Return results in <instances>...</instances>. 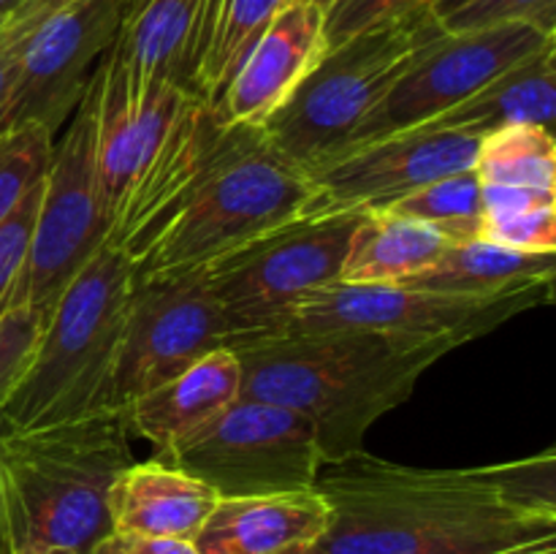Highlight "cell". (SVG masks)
Returning a JSON list of instances; mask_svg holds the SVG:
<instances>
[{
  "mask_svg": "<svg viewBox=\"0 0 556 554\" xmlns=\"http://www.w3.org/2000/svg\"><path fill=\"white\" fill-rule=\"evenodd\" d=\"M38 199H41V182L33 185L30 193L20 201L14 212L0 223V318L11 310L16 282H20L22 266L27 259L33 223H36Z\"/></svg>",
  "mask_w": 556,
  "mask_h": 554,
  "instance_id": "33",
  "label": "cell"
},
{
  "mask_svg": "<svg viewBox=\"0 0 556 554\" xmlns=\"http://www.w3.org/2000/svg\"><path fill=\"white\" fill-rule=\"evenodd\" d=\"M481 185L556 190V144L552 128L510 125L481 139L476 158Z\"/></svg>",
  "mask_w": 556,
  "mask_h": 554,
  "instance_id": "26",
  "label": "cell"
},
{
  "mask_svg": "<svg viewBox=\"0 0 556 554\" xmlns=\"http://www.w3.org/2000/svg\"><path fill=\"white\" fill-rule=\"evenodd\" d=\"M188 96L193 92L177 85H128L123 76L109 71L101 58L96 161L109 226Z\"/></svg>",
  "mask_w": 556,
  "mask_h": 554,
  "instance_id": "16",
  "label": "cell"
},
{
  "mask_svg": "<svg viewBox=\"0 0 556 554\" xmlns=\"http://www.w3.org/2000/svg\"><path fill=\"white\" fill-rule=\"evenodd\" d=\"M130 0H74L49 11L22 49L0 103V134L38 125L58 136L112 47Z\"/></svg>",
  "mask_w": 556,
  "mask_h": 554,
  "instance_id": "12",
  "label": "cell"
},
{
  "mask_svg": "<svg viewBox=\"0 0 556 554\" xmlns=\"http://www.w3.org/2000/svg\"><path fill=\"white\" fill-rule=\"evenodd\" d=\"M204 0H130L103 65L128 85H177L190 92Z\"/></svg>",
  "mask_w": 556,
  "mask_h": 554,
  "instance_id": "19",
  "label": "cell"
},
{
  "mask_svg": "<svg viewBox=\"0 0 556 554\" xmlns=\"http://www.w3.org/2000/svg\"><path fill=\"white\" fill-rule=\"evenodd\" d=\"M161 459L210 483L217 498L315 489L326 467L302 413L250 396H237Z\"/></svg>",
  "mask_w": 556,
  "mask_h": 554,
  "instance_id": "10",
  "label": "cell"
},
{
  "mask_svg": "<svg viewBox=\"0 0 556 554\" xmlns=\"http://www.w3.org/2000/svg\"><path fill=\"white\" fill-rule=\"evenodd\" d=\"M58 5H65V3H74V0H54Z\"/></svg>",
  "mask_w": 556,
  "mask_h": 554,
  "instance_id": "42",
  "label": "cell"
},
{
  "mask_svg": "<svg viewBox=\"0 0 556 554\" xmlns=\"http://www.w3.org/2000/svg\"><path fill=\"white\" fill-rule=\"evenodd\" d=\"M364 212H304L201 269L237 331V342L271 337L313 293L340 282Z\"/></svg>",
  "mask_w": 556,
  "mask_h": 554,
  "instance_id": "7",
  "label": "cell"
},
{
  "mask_svg": "<svg viewBox=\"0 0 556 554\" xmlns=\"http://www.w3.org/2000/svg\"><path fill=\"white\" fill-rule=\"evenodd\" d=\"M481 139L432 123L342 147L302 168L313 188L309 212L383 210L391 201L476 166Z\"/></svg>",
  "mask_w": 556,
  "mask_h": 554,
  "instance_id": "14",
  "label": "cell"
},
{
  "mask_svg": "<svg viewBox=\"0 0 556 554\" xmlns=\"http://www.w3.org/2000/svg\"><path fill=\"white\" fill-rule=\"evenodd\" d=\"M440 33L434 11H421L324 49L286 103L261 125V134L299 168L324 161L351 141L413 58Z\"/></svg>",
  "mask_w": 556,
  "mask_h": 554,
  "instance_id": "6",
  "label": "cell"
},
{
  "mask_svg": "<svg viewBox=\"0 0 556 554\" xmlns=\"http://www.w3.org/2000/svg\"><path fill=\"white\" fill-rule=\"evenodd\" d=\"M440 0H329L324 9V49L340 47L364 30L434 11Z\"/></svg>",
  "mask_w": 556,
  "mask_h": 554,
  "instance_id": "30",
  "label": "cell"
},
{
  "mask_svg": "<svg viewBox=\"0 0 556 554\" xmlns=\"http://www.w3.org/2000/svg\"><path fill=\"white\" fill-rule=\"evenodd\" d=\"M242 369L239 396L275 402L307 418L326 465L364 451L369 427L416 389L448 342H396L367 331L271 335L231 348Z\"/></svg>",
  "mask_w": 556,
  "mask_h": 554,
  "instance_id": "2",
  "label": "cell"
},
{
  "mask_svg": "<svg viewBox=\"0 0 556 554\" xmlns=\"http://www.w3.org/2000/svg\"><path fill=\"white\" fill-rule=\"evenodd\" d=\"M448 248V239L418 221L386 210H367L348 244L340 282L402 286L421 275Z\"/></svg>",
  "mask_w": 556,
  "mask_h": 554,
  "instance_id": "24",
  "label": "cell"
},
{
  "mask_svg": "<svg viewBox=\"0 0 556 554\" xmlns=\"http://www.w3.org/2000/svg\"><path fill=\"white\" fill-rule=\"evenodd\" d=\"M291 554H320V552L315 546H309V549H302V552H291Z\"/></svg>",
  "mask_w": 556,
  "mask_h": 554,
  "instance_id": "41",
  "label": "cell"
},
{
  "mask_svg": "<svg viewBox=\"0 0 556 554\" xmlns=\"http://www.w3.org/2000/svg\"><path fill=\"white\" fill-rule=\"evenodd\" d=\"M320 473V554H556L554 451L427 470L358 451Z\"/></svg>",
  "mask_w": 556,
  "mask_h": 554,
  "instance_id": "1",
  "label": "cell"
},
{
  "mask_svg": "<svg viewBox=\"0 0 556 554\" xmlns=\"http://www.w3.org/2000/svg\"><path fill=\"white\" fill-rule=\"evenodd\" d=\"M5 16H9V14H0V27H3V22H5Z\"/></svg>",
  "mask_w": 556,
  "mask_h": 554,
  "instance_id": "43",
  "label": "cell"
},
{
  "mask_svg": "<svg viewBox=\"0 0 556 554\" xmlns=\"http://www.w3.org/2000/svg\"><path fill=\"white\" fill-rule=\"evenodd\" d=\"M383 210L434 228L448 239V244L472 242V239H481L483 226L481 179L476 168L448 174L391 201Z\"/></svg>",
  "mask_w": 556,
  "mask_h": 554,
  "instance_id": "27",
  "label": "cell"
},
{
  "mask_svg": "<svg viewBox=\"0 0 556 554\" xmlns=\"http://www.w3.org/2000/svg\"><path fill=\"white\" fill-rule=\"evenodd\" d=\"M324 54V9L315 0H286L233 74L217 117L261 128Z\"/></svg>",
  "mask_w": 556,
  "mask_h": 554,
  "instance_id": "17",
  "label": "cell"
},
{
  "mask_svg": "<svg viewBox=\"0 0 556 554\" xmlns=\"http://www.w3.org/2000/svg\"><path fill=\"white\" fill-rule=\"evenodd\" d=\"M54 9H58L54 0H27V3H22L20 9L5 16L3 27H0V103L9 96L27 36Z\"/></svg>",
  "mask_w": 556,
  "mask_h": 554,
  "instance_id": "34",
  "label": "cell"
},
{
  "mask_svg": "<svg viewBox=\"0 0 556 554\" xmlns=\"http://www.w3.org/2000/svg\"><path fill=\"white\" fill-rule=\"evenodd\" d=\"M481 239L521 253H556V204L483 215Z\"/></svg>",
  "mask_w": 556,
  "mask_h": 554,
  "instance_id": "32",
  "label": "cell"
},
{
  "mask_svg": "<svg viewBox=\"0 0 556 554\" xmlns=\"http://www.w3.org/2000/svg\"><path fill=\"white\" fill-rule=\"evenodd\" d=\"M134 264L103 244L63 288L43 320L30 364L0 411L3 429H30L109 411Z\"/></svg>",
  "mask_w": 556,
  "mask_h": 554,
  "instance_id": "5",
  "label": "cell"
},
{
  "mask_svg": "<svg viewBox=\"0 0 556 554\" xmlns=\"http://www.w3.org/2000/svg\"><path fill=\"white\" fill-rule=\"evenodd\" d=\"M556 112V41L494 76L492 81L432 119V125L486 139L510 125L552 128Z\"/></svg>",
  "mask_w": 556,
  "mask_h": 554,
  "instance_id": "22",
  "label": "cell"
},
{
  "mask_svg": "<svg viewBox=\"0 0 556 554\" xmlns=\"http://www.w3.org/2000/svg\"><path fill=\"white\" fill-rule=\"evenodd\" d=\"M309 204L307 174L282 158L261 128L231 125L215 161L134 261V275L206 269L250 239L309 212Z\"/></svg>",
  "mask_w": 556,
  "mask_h": 554,
  "instance_id": "4",
  "label": "cell"
},
{
  "mask_svg": "<svg viewBox=\"0 0 556 554\" xmlns=\"http://www.w3.org/2000/svg\"><path fill=\"white\" fill-rule=\"evenodd\" d=\"M217 500L210 483L157 456L119 473L109 494V516L114 532L193 543Z\"/></svg>",
  "mask_w": 556,
  "mask_h": 554,
  "instance_id": "21",
  "label": "cell"
},
{
  "mask_svg": "<svg viewBox=\"0 0 556 554\" xmlns=\"http://www.w3.org/2000/svg\"><path fill=\"white\" fill-rule=\"evenodd\" d=\"M54 134L38 125L0 134V223L47 174Z\"/></svg>",
  "mask_w": 556,
  "mask_h": 554,
  "instance_id": "28",
  "label": "cell"
},
{
  "mask_svg": "<svg viewBox=\"0 0 556 554\" xmlns=\"http://www.w3.org/2000/svg\"><path fill=\"white\" fill-rule=\"evenodd\" d=\"M438 22L445 33L532 25L548 36H556V0H467L459 9L438 16Z\"/></svg>",
  "mask_w": 556,
  "mask_h": 554,
  "instance_id": "29",
  "label": "cell"
},
{
  "mask_svg": "<svg viewBox=\"0 0 556 554\" xmlns=\"http://www.w3.org/2000/svg\"><path fill=\"white\" fill-rule=\"evenodd\" d=\"M237 331L201 272L134 275L109 380L106 407L123 411L136 396L185 373L210 353L231 351Z\"/></svg>",
  "mask_w": 556,
  "mask_h": 554,
  "instance_id": "11",
  "label": "cell"
},
{
  "mask_svg": "<svg viewBox=\"0 0 556 554\" xmlns=\"http://www.w3.org/2000/svg\"><path fill=\"white\" fill-rule=\"evenodd\" d=\"M90 554H199L190 541H172V538H141L128 532H109L106 538L92 546Z\"/></svg>",
  "mask_w": 556,
  "mask_h": 554,
  "instance_id": "36",
  "label": "cell"
},
{
  "mask_svg": "<svg viewBox=\"0 0 556 554\" xmlns=\"http://www.w3.org/2000/svg\"><path fill=\"white\" fill-rule=\"evenodd\" d=\"M0 554H14L9 530V514H5V492H3V470H0Z\"/></svg>",
  "mask_w": 556,
  "mask_h": 554,
  "instance_id": "37",
  "label": "cell"
},
{
  "mask_svg": "<svg viewBox=\"0 0 556 554\" xmlns=\"http://www.w3.org/2000/svg\"><path fill=\"white\" fill-rule=\"evenodd\" d=\"M43 320L47 315L33 307H11L0 318V411L30 364Z\"/></svg>",
  "mask_w": 556,
  "mask_h": 554,
  "instance_id": "31",
  "label": "cell"
},
{
  "mask_svg": "<svg viewBox=\"0 0 556 554\" xmlns=\"http://www.w3.org/2000/svg\"><path fill=\"white\" fill-rule=\"evenodd\" d=\"M481 193L483 215H508V212L556 204V190L514 188V185H481Z\"/></svg>",
  "mask_w": 556,
  "mask_h": 554,
  "instance_id": "35",
  "label": "cell"
},
{
  "mask_svg": "<svg viewBox=\"0 0 556 554\" xmlns=\"http://www.w3.org/2000/svg\"><path fill=\"white\" fill-rule=\"evenodd\" d=\"M239 386L242 369L237 353L223 348L190 364L185 373L174 375L166 383L136 396L119 411V416L130 438H144L157 456H163L179 440L212 421L223 407L231 405L239 396Z\"/></svg>",
  "mask_w": 556,
  "mask_h": 554,
  "instance_id": "20",
  "label": "cell"
},
{
  "mask_svg": "<svg viewBox=\"0 0 556 554\" xmlns=\"http://www.w3.org/2000/svg\"><path fill=\"white\" fill-rule=\"evenodd\" d=\"M134 462L119 411L30 429L0 427V470L14 549L54 546L90 554L112 532L109 494Z\"/></svg>",
  "mask_w": 556,
  "mask_h": 554,
  "instance_id": "3",
  "label": "cell"
},
{
  "mask_svg": "<svg viewBox=\"0 0 556 554\" xmlns=\"http://www.w3.org/2000/svg\"><path fill=\"white\" fill-rule=\"evenodd\" d=\"M96 117L98 68L76 112L63 125V134L54 136L11 307H33L49 315L76 272L106 244L109 215L98 182Z\"/></svg>",
  "mask_w": 556,
  "mask_h": 554,
  "instance_id": "8",
  "label": "cell"
},
{
  "mask_svg": "<svg viewBox=\"0 0 556 554\" xmlns=\"http://www.w3.org/2000/svg\"><path fill=\"white\" fill-rule=\"evenodd\" d=\"M22 3H27V0H0V14H11V11L20 9Z\"/></svg>",
  "mask_w": 556,
  "mask_h": 554,
  "instance_id": "40",
  "label": "cell"
},
{
  "mask_svg": "<svg viewBox=\"0 0 556 554\" xmlns=\"http://www.w3.org/2000/svg\"><path fill=\"white\" fill-rule=\"evenodd\" d=\"M467 0H440L438 5H434V16H443V14H448V11H454V9H459V5H465Z\"/></svg>",
  "mask_w": 556,
  "mask_h": 554,
  "instance_id": "39",
  "label": "cell"
},
{
  "mask_svg": "<svg viewBox=\"0 0 556 554\" xmlns=\"http://www.w3.org/2000/svg\"><path fill=\"white\" fill-rule=\"evenodd\" d=\"M556 36L532 25H500L470 33H440L413 58L383 101L356 128L345 147L432 123L486 81L530 58Z\"/></svg>",
  "mask_w": 556,
  "mask_h": 554,
  "instance_id": "13",
  "label": "cell"
},
{
  "mask_svg": "<svg viewBox=\"0 0 556 554\" xmlns=\"http://www.w3.org/2000/svg\"><path fill=\"white\" fill-rule=\"evenodd\" d=\"M228 130L231 125L223 123L210 103L195 96L185 98L157 150L114 212L106 239L109 248L119 250L134 264L177 210L182 196L215 161L226 144Z\"/></svg>",
  "mask_w": 556,
  "mask_h": 554,
  "instance_id": "15",
  "label": "cell"
},
{
  "mask_svg": "<svg viewBox=\"0 0 556 554\" xmlns=\"http://www.w3.org/2000/svg\"><path fill=\"white\" fill-rule=\"evenodd\" d=\"M331 511L318 489L220 498L193 549L199 554H291L315 546Z\"/></svg>",
  "mask_w": 556,
  "mask_h": 554,
  "instance_id": "18",
  "label": "cell"
},
{
  "mask_svg": "<svg viewBox=\"0 0 556 554\" xmlns=\"http://www.w3.org/2000/svg\"><path fill=\"white\" fill-rule=\"evenodd\" d=\"M554 282L519 288L500 297H454L405 286H353L331 282L299 304L277 335H329L367 331L396 342H448L459 348L489 335L505 320L548 304Z\"/></svg>",
  "mask_w": 556,
  "mask_h": 554,
  "instance_id": "9",
  "label": "cell"
},
{
  "mask_svg": "<svg viewBox=\"0 0 556 554\" xmlns=\"http://www.w3.org/2000/svg\"><path fill=\"white\" fill-rule=\"evenodd\" d=\"M286 0H204L190 92L217 109L233 74Z\"/></svg>",
  "mask_w": 556,
  "mask_h": 554,
  "instance_id": "25",
  "label": "cell"
},
{
  "mask_svg": "<svg viewBox=\"0 0 556 554\" xmlns=\"http://www.w3.org/2000/svg\"><path fill=\"white\" fill-rule=\"evenodd\" d=\"M14 554H79V552H71V549H54V546H27V549H14Z\"/></svg>",
  "mask_w": 556,
  "mask_h": 554,
  "instance_id": "38",
  "label": "cell"
},
{
  "mask_svg": "<svg viewBox=\"0 0 556 554\" xmlns=\"http://www.w3.org/2000/svg\"><path fill=\"white\" fill-rule=\"evenodd\" d=\"M554 272L556 253H521L489 239H472V242L448 244L429 269L402 286L483 299L554 282Z\"/></svg>",
  "mask_w": 556,
  "mask_h": 554,
  "instance_id": "23",
  "label": "cell"
}]
</instances>
